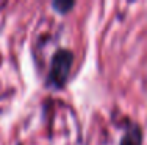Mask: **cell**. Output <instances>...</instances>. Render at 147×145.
<instances>
[{
	"mask_svg": "<svg viewBox=\"0 0 147 145\" xmlns=\"http://www.w3.org/2000/svg\"><path fill=\"white\" fill-rule=\"evenodd\" d=\"M71 63H72V53L67 50H61L55 55L53 63H52V69H50V78L53 83L61 84L66 80L71 69Z\"/></svg>",
	"mask_w": 147,
	"mask_h": 145,
	"instance_id": "cell-1",
	"label": "cell"
},
{
	"mask_svg": "<svg viewBox=\"0 0 147 145\" xmlns=\"http://www.w3.org/2000/svg\"><path fill=\"white\" fill-rule=\"evenodd\" d=\"M121 145H141V131H139L138 126H130L128 128Z\"/></svg>",
	"mask_w": 147,
	"mask_h": 145,
	"instance_id": "cell-2",
	"label": "cell"
}]
</instances>
